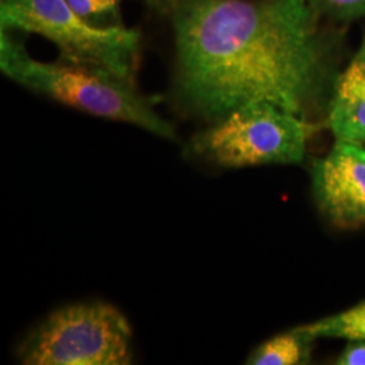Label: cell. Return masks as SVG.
<instances>
[{
  "label": "cell",
  "mask_w": 365,
  "mask_h": 365,
  "mask_svg": "<svg viewBox=\"0 0 365 365\" xmlns=\"http://www.w3.org/2000/svg\"><path fill=\"white\" fill-rule=\"evenodd\" d=\"M1 30H19L51 41L60 58L106 68L134 81L141 36L123 26H96L66 0H1Z\"/></svg>",
  "instance_id": "5"
},
{
  "label": "cell",
  "mask_w": 365,
  "mask_h": 365,
  "mask_svg": "<svg viewBox=\"0 0 365 365\" xmlns=\"http://www.w3.org/2000/svg\"><path fill=\"white\" fill-rule=\"evenodd\" d=\"M313 191L321 211L339 227L365 225V146L336 141L314 161Z\"/></svg>",
  "instance_id": "6"
},
{
  "label": "cell",
  "mask_w": 365,
  "mask_h": 365,
  "mask_svg": "<svg viewBox=\"0 0 365 365\" xmlns=\"http://www.w3.org/2000/svg\"><path fill=\"white\" fill-rule=\"evenodd\" d=\"M0 69L16 84L78 111L176 140L173 125L137 90L135 81L106 68L63 58L54 63L34 60L21 42L1 30Z\"/></svg>",
  "instance_id": "2"
},
{
  "label": "cell",
  "mask_w": 365,
  "mask_h": 365,
  "mask_svg": "<svg viewBox=\"0 0 365 365\" xmlns=\"http://www.w3.org/2000/svg\"><path fill=\"white\" fill-rule=\"evenodd\" d=\"M314 341L303 327H295L261 344L249 356L247 364H307L312 359Z\"/></svg>",
  "instance_id": "8"
},
{
  "label": "cell",
  "mask_w": 365,
  "mask_h": 365,
  "mask_svg": "<svg viewBox=\"0 0 365 365\" xmlns=\"http://www.w3.org/2000/svg\"><path fill=\"white\" fill-rule=\"evenodd\" d=\"M148 1L173 30V95L184 113L211 123L268 102L306 118L325 63L307 0Z\"/></svg>",
  "instance_id": "1"
},
{
  "label": "cell",
  "mask_w": 365,
  "mask_h": 365,
  "mask_svg": "<svg viewBox=\"0 0 365 365\" xmlns=\"http://www.w3.org/2000/svg\"><path fill=\"white\" fill-rule=\"evenodd\" d=\"M334 364L365 365V339H351Z\"/></svg>",
  "instance_id": "12"
},
{
  "label": "cell",
  "mask_w": 365,
  "mask_h": 365,
  "mask_svg": "<svg viewBox=\"0 0 365 365\" xmlns=\"http://www.w3.org/2000/svg\"><path fill=\"white\" fill-rule=\"evenodd\" d=\"M327 126L336 141L365 145V38L336 81Z\"/></svg>",
  "instance_id": "7"
},
{
  "label": "cell",
  "mask_w": 365,
  "mask_h": 365,
  "mask_svg": "<svg viewBox=\"0 0 365 365\" xmlns=\"http://www.w3.org/2000/svg\"><path fill=\"white\" fill-rule=\"evenodd\" d=\"M313 339H365V300L334 315L302 325Z\"/></svg>",
  "instance_id": "9"
},
{
  "label": "cell",
  "mask_w": 365,
  "mask_h": 365,
  "mask_svg": "<svg viewBox=\"0 0 365 365\" xmlns=\"http://www.w3.org/2000/svg\"><path fill=\"white\" fill-rule=\"evenodd\" d=\"M75 13L96 26H120L122 0H66Z\"/></svg>",
  "instance_id": "10"
},
{
  "label": "cell",
  "mask_w": 365,
  "mask_h": 365,
  "mask_svg": "<svg viewBox=\"0 0 365 365\" xmlns=\"http://www.w3.org/2000/svg\"><path fill=\"white\" fill-rule=\"evenodd\" d=\"M319 126L268 103L235 108L195 134L185 155L221 168L299 164Z\"/></svg>",
  "instance_id": "3"
},
{
  "label": "cell",
  "mask_w": 365,
  "mask_h": 365,
  "mask_svg": "<svg viewBox=\"0 0 365 365\" xmlns=\"http://www.w3.org/2000/svg\"><path fill=\"white\" fill-rule=\"evenodd\" d=\"M319 15L339 21H352L365 16V0H307Z\"/></svg>",
  "instance_id": "11"
},
{
  "label": "cell",
  "mask_w": 365,
  "mask_h": 365,
  "mask_svg": "<svg viewBox=\"0 0 365 365\" xmlns=\"http://www.w3.org/2000/svg\"><path fill=\"white\" fill-rule=\"evenodd\" d=\"M26 365H128L133 330L115 306L91 300L57 309L18 345Z\"/></svg>",
  "instance_id": "4"
}]
</instances>
